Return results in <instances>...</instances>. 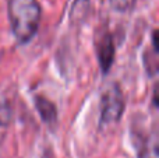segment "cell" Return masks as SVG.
<instances>
[{
	"instance_id": "obj_1",
	"label": "cell",
	"mask_w": 159,
	"mask_h": 158,
	"mask_svg": "<svg viewBox=\"0 0 159 158\" xmlns=\"http://www.w3.org/2000/svg\"><path fill=\"white\" fill-rule=\"evenodd\" d=\"M8 18L18 42L31 41L38 31L41 7L36 0H8Z\"/></svg>"
},
{
	"instance_id": "obj_2",
	"label": "cell",
	"mask_w": 159,
	"mask_h": 158,
	"mask_svg": "<svg viewBox=\"0 0 159 158\" xmlns=\"http://www.w3.org/2000/svg\"><path fill=\"white\" fill-rule=\"evenodd\" d=\"M124 111V98L117 84H110L102 95L101 125H112L119 122Z\"/></svg>"
},
{
	"instance_id": "obj_3",
	"label": "cell",
	"mask_w": 159,
	"mask_h": 158,
	"mask_svg": "<svg viewBox=\"0 0 159 158\" xmlns=\"http://www.w3.org/2000/svg\"><path fill=\"white\" fill-rule=\"evenodd\" d=\"M98 59L103 73H107L115 60V42L110 34L102 35L101 42L98 44Z\"/></svg>"
},
{
	"instance_id": "obj_4",
	"label": "cell",
	"mask_w": 159,
	"mask_h": 158,
	"mask_svg": "<svg viewBox=\"0 0 159 158\" xmlns=\"http://www.w3.org/2000/svg\"><path fill=\"white\" fill-rule=\"evenodd\" d=\"M35 106L38 109L39 115H41L42 120L48 123L49 126L56 125L57 120V114H56V106L53 105L50 101L45 100L43 97H36L35 98Z\"/></svg>"
},
{
	"instance_id": "obj_5",
	"label": "cell",
	"mask_w": 159,
	"mask_h": 158,
	"mask_svg": "<svg viewBox=\"0 0 159 158\" xmlns=\"http://www.w3.org/2000/svg\"><path fill=\"white\" fill-rule=\"evenodd\" d=\"M138 158H159L158 156V136L151 134L143 143L138 151Z\"/></svg>"
},
{
	"instance_id": "obj_6",
	"label": "cell",
	"mask_w": 159,
	"mask_h": 158,
	"mask_svg": "<svg viewBox=\"0 0 159 158\" xmlns=\"http://www.w3.org/2000/svg\"><path fill=\"white\" fill-rule=\"evenodd\" d=\"M110 6L120 13H127L134 7L135 0H109Z\"/></svg>"
},
{
	"instance_id": "obj_7",
	"label": "cell",
	"mask_w": 159,
	"mask_h": 158,
	"mask_svg": "<svg viewBox=\"0 0 159 158\" xmlns=\"http://www.w3.org/2000/svg\"><path fill=\"white\" fill-rule=\"evenodd\" d=\"M11 120V109L7 102L0 101V126H7Z\"/></svg>"
}]
</instances>
